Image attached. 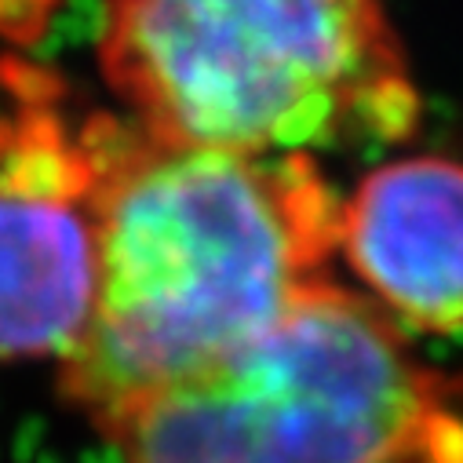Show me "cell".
<instances>
[{
    "instance_id": "obj_1",
    "label": "cell",
    "mask_w": 463,
    "mask_h": 463,
    "mask_svg": "<svg viewBox=\"0 0 463 463\" xmlns=\"http://www.w3.org/2000/svg\"><path fill=\"white\" fill-rule=\"evenodd\" d=\"M99 245L95 307L62 394L106 438L143 402L263 335L325 281L343 201L307 154L165 146L118 125L84 136Z\"/></svg>"
},
{
    "instance_id": "obj_5",
    "label": "cell",
    "mask_w": 463,
    "mask_h": 463,
    "mask_svg": "<svg viewBox=\"0 0 463 463\" xmlns=\"http://www.w3.org/2000/svg\"><path fill=\"white\" fill-rule=\"evenodd\" d=\"M99 285L91 194L0 179V358H66Z\"/></svg>"
},
{
    "instance_id": "obj_4",
    "label": "cell",
    "mask_w": 463,
    "mask_h": 463,
    "mask_svg": "<svg viewBox=\"0 0 463 463\" xmlns=\"http://www.w3.org/2000/svg\"><path fill=\"white\" fill-rule=\"evenodd\" d=\"M335 252L402 332L463 335V161L416 154L373 168L343 201Z\"/></svg>"
},
{
    "instance_id": "obj_2",
    "label": "cell",
    "mask_w": 463,
    "mask_h": 463,
    "mask_svg": "<svg viewBox=\"0 0 463 463\" xmlns=\"http://www.w3.org/2000/svg\"><path fill=\"white\" fill-rule=\"evenodd\" d=\"M99 62L165 146L310 157L420 118L383 0H106Z\"/></svg>"
},
{
    "instance_id": "obj_3",
    "label": "cell",
    "mask_w": 463,
    "mask_h": 463,
    "mask_svg": "<svg viewBox=\"0 0 463 463\" xmlns=\"http://www.w3.org/2000/svg\"><path fill=\"white\" fill-rule=\"evenodd\" d=\"M109 438L121 463H463V376L430 369L369 296L325 278Z\"/></svg>"
}]
</instances>
